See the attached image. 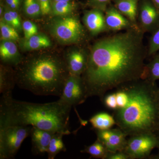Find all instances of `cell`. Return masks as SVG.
Returning <instances> with one entry per match:
<instances>
[{
  "instance_id": "1",
  "label": "cell",
  "mask_w": 159,
  "mask_h": 159,
  "mask_svg": "<svg viewBox=\"0 0 159 159\" xmlns=\"http://www.w3.org/2000/svg\"><path fill=\"white\" fill-rule=\"evenodd\" d=\"M140 28L109 35L94 44L82 79L88 97L102 100L109 90L143 79L148 54Z\"/></svg>"
},
{
  "instance_id": "2",
  "label": "cell",
  "mask_w": 159,
  "mask_h": 159,
  "mask_svg": "<svg viewBox=\"0 0 159 159\" xmlns=\"http://www.w3.org/2000/svg\"><path fill=\"white\" fill-rule=\"evenodd\" d=\"M72 107L61 102L33 103L13 99L12 94L2 95L0 101V128L12 125L34 126L64 135L70 134Z\"/></svg>"
},
{
  "instance_id": "3",
  "label": "cell",
  "mask_w": 159,
  "mask_h": 159,
  "mask_svg": "<svg viewBox=\"0 0 159 159\" xmlns=\"http://www.w3.org/2000/svg\"><path fill=\"white\" fill-rule=\"evenodd\" d=\"M129 94L128 104L115 111L116 125L127 135L155 133L158 121V97L154 82L141 79L124 84Z\"/></svg>"
},
{
  "instance_id": "4",
  "label": "cell",
  "mask_w": 159,
  "mask_h": 159,
  "mask_svg": "<svg viewBox=\"0 0 159 159\" xmlns=\"http://www.w3.org/2000/svg\"><path fill=\"white\" fill-rule=\"evenodd\" d=\"M17 66L15 73L18 85L39 96L60 97L70 75L66 61L54 55L32 57Z\"/></svg>"
},
{
  "instance_id": "5",
  "label": "cell",
  "mask_w": 159,
  "mask_h": 159,
  "mask_svg": "<svg viewBox=\"0 0 159 159\" xmlns=\"http://www.w3.org/2000/svg\"><path fill=\"white\" fill-rule=\"evenodd\" d=\"M31 126L12 125L0 128V159L14 158Z\"/></svg>"
},
{
  "instance_id": "6",
  "label": "cell",
  "mask_w": 159,
  "mask_h": 159,
  "mask_svg": "<svg viewBox=\"0 0 159 159\" xmlns=\"http://www.w3.org/2000/svg\"><path fill=\"white\" fill-rule=\"evenodd\" d=\"M51 33L61 42L79 43L84 39L85 31L80 21L73 16H61L51 26Z\"/></svg>"
},
{
  "instance_id": "7",
  "label": "cell",
  "mask_w": 159,
  "mask_h": 159,
  "mask_svg": "<svg viewBox=\"0 0 159 159\" xmlns=\"http://www.w3.org/2000/svg\"><path fill=\"white\" fill-rule=\"evenodd\" d=\"M158 139L154 133L139 134L130 136L123 151L130 159H145L157 146Z\"/></svg>"
},
{
  "instance_id": "8",
  "label": "cell",
  "mask_w": 159,
  "mask_h": 159,
  "mask_svg": "<svg viewBox=\"0 0 159 159\" xmlns=\"http://www.w3.org/2000/svg\"><path fill=\"white\" fill-rule=\"evenodd\" d=\"M59 97L60 101L71 107L83 103L88 97L82 77L70 74Z\"/></svg>"
},
{
  "instance_id": "9",
  "label": "cell",
  "mask_w": 159,
  "mask_h": 159,
  "mask_svg": "<svg viewBox=\"0 0 159 159\" xmlns=\"http://www.w3.org/2000/svg\"><path fill=\"white\" fill-rule=\"evenodd\" d=\"M138 19L139 28L143 32L153 31L159 25V10L151 0H141Z\"/></svg>"
},
{
  "instance_id": "10",
  "label": "cell",
  "mask_w": 159,
  "mask_h": 159,
  "mask_svg": "<svg viewBox=\"0 0 159 159\" xmlns=\"http://www.w3.org/2000/svg\"><path fill=\"white\" fill-rule=\"evenodd\" d=\"M97 139L102 142L109 152L123 151L126 146L127 135L120 129L96 130Z\"/></svg>"
},
{
  "instance_id": "11",
  "label": "cell",
  "mask_w": 159,
  "mask_h": 159,
  "mask_svg": "<svg viewBox=\"0 0 159 159\" xmlns=\"http://www.w3.org/2000/svg\"><path fill=\"white\" fill-rule=\"evenodd\" d=\"M104 15L106 24L109 30L117 31L140 28L120 13L114 6L109 5Z\"/></svg>"
},
{
  "instance_id": "12",
  "label": "cell",
  "mask_w": 159,
  "mask_h": 159,
  "mask_svg": "<svg viewBox=\"0 0 159 159\" xmlns=\"http://www.w3.org/2000/svg\"><path fill=\"white\" fill-rule=\"evenodd\" d=\"M104 11L93 9L87 11L83 17L84 23L87 29L93 35L109 31L106 24Z\"/></svg>"
},
{
  "instance_id": "13",
  "label": "cell",
  "mask_w": 159,
  "mask_h": 159,
  "mask_svg": "<svg viewBox=\"0 0 159 159\" xmlns=\"http://www.w3.org/2000/svg\"><path fill=\"white\" fill-rule=\"evenodd\" d=\"M53 133L31 126L30 136L33 154L42 155L47 152Z\"/></svg>"
},
{
  "instance_id": "14",
  "label": "cell",
  "mask_w": 159,
  "mask_h": 159,
  "mask_svg": "<svg viewBox=\"0 0 159 159\" xmlns=\"http://www.w3.org/2000/svg\"><path fill=\"white\" fill-rule=\"evenodd\" d=\"M88 56L89 54L80 49L70 52L66 61L70 74L81 76L86 68Z\"/></svg>"
},
{
  "instance_id": "15",
  "label": "cell",
  "mask_w": 159,
  "mask_h": 159,
  "mask_svg": "<svg viewBox=\"0 0 159 159\" xmlns=\"http://www.w3.org/2000/svg\"><path fill=\"white\" fill-rule=\"evenodd\" d=\"M139 0H113L117 10L134 25L139 26L138 19Z\"/></svg>"
},
{
  "instance_id": "16",
  "label": "cell",
  "mask_w": 159,
  "mask_h": 159,
  "mask_svg": "<svg viewBox=\"0 0 159 159\" xmlns=\"http://www.w3.org/2000/svg\"><path fill=\"white\" fill-rule=\"evenodd\" d=\"M1 59L5 63L18 65L21 62L18 57L17 47L14 41L2 40L0 45Z\"/></svg>"
},
{
  "instance_id": "17",
  "label": "cell",
  "mask_w": 159,
  "mask_h": 159,
  "mask_svg": "<svg viewBox=\"0 0 159 159\" xmlns=\"http://www.w3.org/2000/svg\"><path fill=\"white\" fill-rule=\"evenodd\" d=\"M89 122L96 130L110 129L116 124L114 117L104 112L96 114L90 119Z\"/></svg>"
},
{
  "instance_id": "18",
  "label": "cell",
  "mask_w": 159,
  "mask_h": 159,
  "mask_svg": "<svg viewBox=\"0 0 159 159\" xmlns=\"http://www.w3.org/2000/svg\"><path fill=\"white\" fill-rule=\"evenodd\" d=\"M51 44L48 37L44 34H37L25 40L23 48L26 50H35L49 48Z\"/></svg>"
},
{
  "instance_id": "19",
  "label": "cell",
  "mask_w": 159,
  "mask_h": 159,
  "mask_svg": "<svg viewBox=\"0 0 159 159\" xmlns=\"http://www.w3.org/2000/svg\"><path fill=\"white\" fill-rule=\"evenodd\" d=\"M76 4L73 2L52 1L51 12L56 16H65L70 14L76 9Z\"/></svg>"
},
{
  "instance_id": "20",
  "label": "cell",
  "mask_w": 159,
  "mask_h": 159,
  "mask_svg": "<svg viewBox=\"0 0 159 159\" xmlns=\"http://www.w3.org/2000/svg\"><path fill=\"white\" fill-rule=\"evenodd\" d=\"M63 136L64 135L61 134H54L47 151V153L49 159H54L57 154L61 152L66 151V148L62 140Z\"/></svg>"
},
{
  "instance_id": "21",
  "label": "cell",
  "mask_w": 159,
  "mask_h": 159,
  "mask_svg": "<svg viewBox=\"0 0 159 159\" xmlns=\"http://www.w3.org/2000/svg\"><path fill=\"white\" fill-rule=\"evenodd\" d=\"M81 152L88 153L95 158L102 159H106L109 152L104 145L98 139L93 144L86 146Z\"/></svg>"
},
{
  "instance_id": "22",
  "label": "cell",
  "mask_w": 159,
  "mask_h": 159,
  "mask_svg": "<svg viewBox=\"0 0 159 159\" xmlns=\"http://www.w3.org/2000/svg\"><path fill=\"white\" fill-rule=\"evenodd\" d=\"M6 73V69L3 67L1 68L0 93L2 95L12 94L15 84L16 83V74L11 77H9L7 76Z\"/></svg>"
},
{
  "instance_id": "23",
  "label": "cell",
  "mask_w": 159,
  "mask_h": 159,
  "mask_svg": "<svg viewBox=\"0 0 159 159\" xmlns=\"http://www.w3.org/2000/svg\"><path fill=\"white\" fill-rule=\"evenodd\" d=\"M143 79H147L154 82L159 79V56H156L148 64L145 65Z\"/></svg>"
},
{
  "instance_id": "24",
  "label": "cell",
  "mask_w": 159,
  "mask_h": 159,
  "mask_svg": "<svg viewBox=\"0 0 159 159\" xmlns=\"http://www.w3.org/2000/svg\"><path fill=\"white\" fill-rule=\"evenodd\" d=\"M1 39L2 40H11L16 41L19 39V35L17 30L6 23L2 20L0 22Z\"/></svg>"
},
{
  "instance_id": "25",
  "label": "cell",
  "mask_w": 159,
  "mask_h": 159,
  "mask_svg": "<svg viewBox=\"0 0 159 159\" xmlns=\"http://www.w3.org/2000/svg\"><path fill=\"white\" fill-rule=\"evenodd\" d=\"M24 9L26 15L30 17H37L42 14L37 0H24Z\"/></svg>"
},
{
  "instance_id": "26",
  "label": "cell",
  "mask_w": 159,
  "mask_h": 159,
  "mask_svg": "<svg viewBox=\"0 0 159 159\" xmlns=\"http://www.w3.org/2000/svg\"><path fill=\"white\" fill-rule=\"evenodd\" d=\"M115 93L116 97L117 110L122 109L128 104L129 99L128 92L123 84L117 88V90Z\"/></svg>"
},
{
  "instance_id": "27",
  "label": "cell",
  "mask_w": 159,
  "mask_h": 159,
  "mask_svg": "<svg viewBox=\"0 0 159 159\" xmlns=\"http://www.w3.org/2000/svg\"><path fill=\"white\" fill-rule=\"evenodd\" d=\"M22 29L25 39H29L31 36L37 34V26L31 21H25L22 24Z\"/></svg>"
},
{
  "instance_id": "28",
  "label": "cell",
  "mask_w": 159,
  "mask_h": 159,
  "mask_svg": "<svg viewBox=\"0 0 159 159\" xmlns=\"http://www.w3.org/2000/svg\"><path fill=\"white\" fill-rule=\"evenodd\" d=\"M159 51V28L152 36L149 42L148 54L152 55Z\"/></svg>"
},
{
  "instance_id": "29",
  "label": "cell",
  "mask_w": 159,
  "mask_h": 159,
  "mask_svg": "<svg viewBox=\"0 0 159 159\" xmlns=\"http://www.w3.org/2000/svg\"><path fill=\"white\" fill-rule=\"evenodd\" d=\"M106 107L109 109L115 111L117 110L116 97V93L108 94L103 97L102 99Z\"/></svg>"
},
{
  "instance_id": "30",
  "label": "cell",
  "mask_w": 159,
  "mask_h": 159,
  "mask_svg": "<svg viewBox=\"0 0 159 159\" xmlns=\"http://www.w3.org/2000/svg\"><path fill=\"white\" fill-rule=\"evenodd\" d=\"M111 0H88L89 4L94 9L102 10L105 12L109 6Z\"/></svg>"
},
{
  "instance_id": "31",
  "label": "cell",
  "mask_w": 159,
  "mask_h": 159,
  "mask_svg": "<svg viewBox=\"0 0 159 159\" xmlns=\"http://www.w3.org/2000/svg\"><path fill=\"white\" fill-rule=\"evenodd\" d=\"M40 6L42 15H46L50 14L51 12V0H37Z\"/></svg>"
},
{
  "instance_id": "32",
  "label": "cell",
  "mask_w": 159,
  "mask_h": 159,
  "mask_svg": "<svg viewBox=\"0 0 159 159\" xmlns=\"http://www.w3.org/2000/svg\"><path fill=\"white\" fill-rule=\"evenodd\" d=\"M7 10L14 21L15 28L17 30L21 31L22 28V25H21L20 19L17 12L16 10H12L10 9H7Z\"/></svg>"
},
{
  "instance_id": "33",
  "label": "cell",
  "mask_w": 159,
  "mask_h": 159,
  "mask_svg": "<svg viewBox=\"0 0 159 159\" xmlns=\"http://www.w3.org/2000/svg\"><path fill=\"white\" fill-rule=\"evenodd\" d=\"M106 159H130V158L125 152L119 151L109 152Z\"/></svg>"
},
{
  "instance_id": "34",
  "label": "cell",
  "mask_w": 159,
  "mask_h": 159,
  "mask_svg": "<svg viewBox=\"0 0 159 159\" xmlns=\"http://www.w3.org/2000/svg\"><path fill=\"white\" fill-rule=\"evenodd\" d=\"M9 9L12 10H17L21 3V0H5Z\"/></svg>"
},
{
  "instance_id": "35",
  "label": "cell",
  "mask_w": 159,
  "mask_h": 159,
  "mask_svg": "<svg viewBox=\"0 0 159 159\" xmlns=\"http://www.w3.org/2000/svg\"><path fill=\"white\" fill-rule=\"evenodd\" d=\"M151 1L159 10V0H151Z\"/></svg>"
},
{
  "instance_id": "36",
  "label": "cell",
  "mask_w": 159,
  "mask_h": 159,
  "mask_svg": "<svg viewBox=\"0 0 159 159\" xmlns=\"http://www.w3.org/2000/svg\"><path fill=\"white\" fill-rule=\"evenodd\" d=\"M158 121L157 131L159 132V91L158 93Z\"/></svg>"
},
{
  "instance_id": "37",
  "label": "cell",
  "mask_w": 159,
  "mask_h": 159,
  "mask_svg": "<svg viewBox=\"0 0 159 159\" xmlns=\"http://www.w3.org/2000/svg\"><path fill=\"white\" fill-rule=\"evenodd\" d=\"M72 0H53L55 2H60V1H65V2H71Z\"/></svg>"
},
{
  "instance_id": "38",
  "label": "cell",
  "mask_w": 159,
  "mask_h": 159,
  "mask_svg": "<svg viewBox=\"0 0 159 159\" xmlns=\"http://www.w3.org/2000/svg\"><path fill=\"white\" fill-rule=\"evenodd\" d=\"M3 11H3L2 7H1V9H0V14H1V16L3 14Z\"/></svg>"
},
{
  "instance_id": "39",
  "label": "cell",
  "mask_w": 159,
  "mask_h": 159,
  "mask_svg": "<svg viewBox=\"0 0 159 159\" xmlns=\"http://www.w3.org/2000/svg\"><path fill=\"white\" fill-rule=\"evenodd\" d=\"M157 146H158L159 148V139H158V143Z\"/></svg>"
}]
</instances>
